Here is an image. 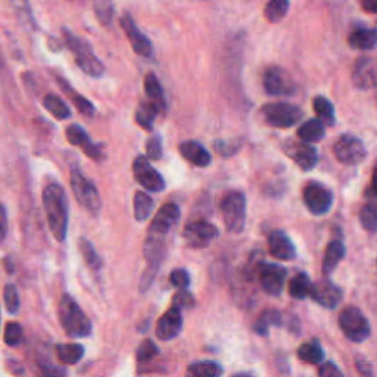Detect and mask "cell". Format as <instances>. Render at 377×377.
<instances>
[{
    "label": "cell",
    "instance_id": "24",
    "mask_svg": "<svg viewBox=\"0 0 377 377\" xmlns=\"http://www.w3.org/2000/svg\"><path fill=\"white\" fill-rule=\"evenodd\" d=\"M348 42L355 49L370 50L377 45V31L369 28H358L349 34Z\"/></svg>",
    "mask_w": 377,
    "mask_h": 377
},
{
    "label": "cell",
    "instance_id": "17",
    "mask_svg": "<svg viewBox=\"0 0 377 377\" xmlns=\"http://www.w3.org/2000/svg\"><path fill=\"white\" fill-rule=\"evenodd\" d=\"M310 296L320 303L321 307L325 308H336L337 303L342 299L344 294L342 289H340L339 286H336L335 283H332L330 280H321L315 284H313V289Z\"/></svg>",
    "mask_w": 377,
    "mask_h": 377
},
{
    "label": "cell",
    "instance_id": "12",
    "mask_svg": "<svg viewBox=\"0 0 377 377\" xmlns=\"http://www.w3.org/2000/svg\"><path fill=\"white\" fill-rule=\"evenodd\" d=\"M134 178L148 192H163L166 189V182L149 163L148 156H137L133 163Z\"/></svg>",
    "mask_w": 377,
    "mask_h": 377
},
{
    "label": "cell",
    "instance_id": "40",
    "mask_svg": "<svg viewBox=\"0 0 377 377\" xmlns=\"http://www.w3.org/2000/svg\"><path fill=\"white\" fill-rule=\"evenodd\" d=\"M5 305H6V310L11 314H16L18 310L21 307V302H20V294H18V289L13 284H6L5 287Z\"/></svg>",
    "mask_w": 377,
    "mask_h": 377
},
{
    "label": "cell",
    "instance_id": "11",
    "mask_svg": "<svg viewBox=\"0 0 377 377\" xmlns=\"http://www.w3.org/2000/svg\"><path fill=\"white\" fill-rule=\"evenodd\" d=\"M333 152L339 163L345 166H356L366 158V148L363 141L349 134L337 139L333 146Z\"/></svg>",
    "mask_w": 377,
    "mask_h": 377
},
{
    "label": "cell",
    "instance_id": "10",
    "mask_svg": "<svg viewBox=\"0 0 377 377\" xmlns=\"http://www.w3.org/2000/svg\"><path fill=\"white\" fill-rule=\"evenodd\" d=\"M262 84L265 92L272 96H292L296 88L289 73L279 66H272L265 71Z\"/></svg>",
    "mask_w": 377,
    "mask_h": 377
},
{
    "label": "cell",
    "instance_id": "7",
    "mask_svg": "<svg viewBox=\"0 0 377 377\" xmlns=\"http://www.w3.org/2000/svg\"><path fill=\"white\" fill-rule=\"evenodd\" d=\"M261 114L264 121L276 129H289L302 118V111L298 106L284 102L265 105Z\"/></svg>",
    "mask_w": 377,
    "mask_h": 377
},
{
    "label": "cell",
    "instance_id": "8",
    "mask_svg": "<svg viewBox=\"0 0 377 377\" xmlns=\"http://www.w3.org/2000/svg\"><path fill=\"white\" fill-rule=\"evenodd\" d=\"M71 189H73L76 199L83 208L93 215H98L102 205L98 189L79 170L71 171Z\"/></svg>",
    "mask_w": 377,
    "mask_h": 377
},
{
    "label": "cell",
    "instance_id": "41",
    "mask_svg": "<svg viewBox=\"0 0 377 377\" xmlns=\"http://www.w3.org/2000/svg\"><path fill=\"white\" fill-rule=\"evenodd\" d=\"M23 336H24L23 327L18 325V323L12 321L6 326V329H5V342L9 347L20 345L23 342Z\"/></svg>",
    "mask_w": 377,
    "mask_h": 377
},
{
    "label": "cell",
    "instance_id": "31",
    "mask_svg": "<svg viewBox=\"0 0 377 377\" xmlns=\"http://www.w3.org/2000/svg\"><path fill=\"white\" fill-rule=\"evenodd\" d=\"M223 369L220 364L214 361H201L187 367L186 377H220Z\"/></svg>",
    "mask_w": 377,
    "mask_h": 377
},
{
    "label": "cell",
    "instance_id": "16",
    "mask_svg": "<svg viewBox=\"0 0 377 377\" xmlns=\"http://www.w3.org/2000/svg\"><path fill=\"white\" fill-rule=\"evenodd\" d=\"M121 27L125 31V34H127L129 42L132 43V47L137 53V55H140L143 58L152 57V45H151L146 35L139 30V27L136 25L134 20L132 18V15L125 13L121 18Z\"/></svg>",
    "mask_w": 377,
    "mask_h": 377
},
{
    "label": "cell",
    "instance_id": "19",
    "mask_svg": "<svg viewBox=\"0 0 377 377\" xmlns=\"http://www.w3.org/2000/svg\"><path fill=\"white\" fill-rule=\"evenodd\" d=\"M268 248L272 255L280 261H292L296 257L295 245L282 230H276L268 236Z\"/></svg>",
    "mask_w": 377,
    "mask_h": 377
},
{
    "label": "cell",
    "instance_id": "47",
    "mask_svg": "<svg viewBox=\"0 0 377 377\" xmlns=\"http://www.w3.org/2000/svg\"><path fill=\"white\" fill-rule=\"evenodd\" d=\"M146 155L149 159H159L163 156V143L159 136H153L146 141Z\"/></svg>",
    "mask_w": 377,
    "mask_h": 377
},
{
    "label": "cell",
    "instance_id": "15",
    "mask_svg": "<svg viewBox=\"0 0 377 377\" xmlns=\"http://www.w3.org/2000/svg\"><path fill=\"white\" fill-rule=\"evenodd\" d=\"M284 152L303 171L313 170L318 163L317 151L307 141H289L284 145Z\"/></svg>",
    "mask_w": 377,
    "mask_h": 377
},
{
    "label": "cell",
    "instance_id": "45",
    "mask_svg": "<svg viewBox=\"0 0 377 377\" xmlns=\"http://www.w3.org/2000/svg\"><path fill=\"white\" fill-rule=\"evenodd\" d=\"M170 282L173 286L178 287V289H187L190 286V276L183 268H177L170 274Z\"/></svg>",
    "mask_w": 377,
    "mask_h": 377
},
{
    "label": "cell",
    "instance_id": "43",
    "mask_svg": "<svg viewBox=\"0 0 377 377\" xmlns=\"http://www.w3.org/2000/svg\"><path fill=\"white\" fill-rule=\"evenodd\" d=\"M195 305V299L187 289H180L173 298V307L177 310H189Z\"/></svg>",
    "mask_w": 377,
    "mask_h": 377
},
{
    "label": "cell",
    "instance_id": "50",
    "mask_svg": "<svg viewBox=\"0 0 377 377\" xmlns=\"http://www.w3.org/2000/svg\"><path fill=\"white\" fill-rule=\"evenodd\" d=\"M356 370L360 371V374L364 377H373V367L367 360H358Z\"/></svg>",
    "mask_w": 377,
    "mask_h": 377
},
{
    "label": "cell",
    "instance_id": "26",
    "mask_svg": "<svg viewBox=\"0 0 377 377\" xmlns=\"http://www.w3.org/2000/svg\"><path fill=\"white\" fill-rule=\"evenodd\" d=\"M145 91L149 98V102L156 105L159 108V111L167 110V100L164 96V91L161 87L158 79L153 74H148L145 79Z\"/></svg>",
    "mask_w": 377,
    "mask_h": 377
},
{
    "label": "cell",
    "instance_id": "23",
    "mask_svg": "<svg viewBox=\"0 0 377 377\" xmlns=\"http://www.w3.org/2000/svg\"><path fill=\"white\" fill-rule=\"evenodd\" d=\"M345 258V246L342 242L333 240L327 245L325 260H323V274L329 277L335 270L337 264Z\"/></svg>",
    "mask_w": 377,
    "mask_h": 377
},
{
    "label": "cell",
    "instance_id": "18",
    "mask_svg": "<svg viewBox=\"0 0 377 377\" xmlns=\"http://www.w3.org/2000/svg\"><path fill=\"white\" fill-rule=\"evenodd\" d=\"M183 329V317L180 310L171 308L159 318L156 326V336L163 340H171L180 335Z\"/></svg>",
    "mask_w": 377,
    "mask_h": 377
},
{
    "label": "cell",
    "instance_id": "46",
    "mask_svg": "<svg viewBox=\"0 0 377 377\" xmlns=\"http://www.w3.org/2000/svg\"><path fill=\"white\" fill-rule=\"evenodd\" d=\"M71 99H73L74 105L77 106V110L83 114V115H93L95 114V106L92 105V102L83 98L81 95L79 93H74V92H71Z\"/></svg>",
    "mask_w": 377,
    "mask_h": 377
},
{
    "label": "cell",
    "instance_id": "39",
    "mask_svg": "<svg viewBox=\"0 0 377 377\" xmlns=\"http://www.w3.org/2000/svg\"><path fill=\"white\" fill-rule=\"evenodd\" d=\"M360 223L361 226L374 233L377 231V207L373 204H367L360 211Z\"/></svg>",
    "mask_w": 377,
    "mask_h": 377
},
{
    "label": "cell",
    "instance_id": "27",
    "mask_svg": "<svg viewBox=\"0 0 377 377\" xmlns=\"http://www.w3.org/2000/svg\"><path fill=\"white\" fill-rule=\"evenodd\" d=\"M298 136L302 141L307 143L320 141L323 137H325V125H323L320 120H310L301 125L298 130Z\"/></svg>",
    "mask_w": 377,
    "mask_h": 377
},
{
    "label": "cell",
    "instance_id": "48",
    "mask_svg": "<svg viewBox=\"0 0 377 377\" xmlns=\"http://www.w3.org/2000/svg\"><path fill=\"white\" fill-rule=\"evenodd\" d=\"M320 377H344V374L335 363L327 361L320 367Z\"/></svg>",
    "mask_w": 377,
    "mask_h": 377
},
{
    "label": "cell",
    "instance_id": "20",
    "mask_svg": "<svg viewBox=\"0 0 377 377\" xmlns=\"http://www.w3.org/2000/svg\"><path fill=\"white\" fill-rule=\"evenodd\" d=\"M66 139L71 145L81 148L87 156H91L93 159H100V156H102L100 148L98 145H95V143L91 140V137H88V134L84 132L83 127H80V125H77V124L69 125V127L66 129Z\"/></svg>",
    "mask_w": 377,
    "mask_h": 377
},
{
    "label": "cell",
    "instance_id": "52",
    "mask_svg": "<svg viewBox=\"0 0 377 377\" xmlns=\"http://www.w3.org/2000/svg\"><path fill=\"white\" fill-rule=\"evenodd\" d=\"M363 8L370 13H377V0H363Z\"/></svg>",
    "mask_w": 377,
    "mask_h": 377
},
{
    "label": "cell",
    "instance_id": "9",
    "mask_svg": "<svg viewBox=\"0 0 377 377\" xmlns=\"http://www.w3.org/2000/svg\"><path fill=\"white\" fill-rule=\"evenodd\" d=\"M303 202L311 214L325 215L333 205V193L325 185L311 182L303 189Z\"/></svg>",
    "mask_w": 377,
    "mask_h": 377
},
{
    "label": "cell",
    "instance_id": "25",
    "mask_svg": "<svg viewBox=\"0 0 377 377\" xmlns=\"http://www.w3.org/2000/svg\"><path fill=\"white\" fill-rule=\"evenodd\" d=\"M272 326H284V315L277 310H267L257 320L254 330L261 336H267Z\"/></svg>",
    "mask_w": 377,
    "mask_h": 377
},
{
    "label": "cell",
    "instance_id": "42",
    "mask_svg": "<svg viewBox=\"0 0 377 377\" xmlns=\"http://www.w3.org/2000/svg\"><path fill=\"white\" fill-rule=\"evenodd\" d=\"M156 355H158V348L151 339L143 340V342L137 348V360L140 363H148Z\"/></svg>",
    "mask_w": 377,
    "mask_h": 377
},
{
    "label": "cell",
    "instance_id": "53",
    "mask_svg": "<svg viewBox=\"0 0 377 377\" xmlns=\"http://www.w3.org/2000/svg\"><path fill=\"white\" fill-rule=\"evenodd\" d=\"M371 192L374 195H377V166L374 167V171H373V178H371Z\"/></svg>",
    "mask_w": 377,
    "mask_h": 377
},
{
    "label": "cell",
    "instance_id": "32",
    "mask_svg": "<svg viewBox=\"0 0 377 377\" xmlns=\"http://www.w3.org/2000/svg\"><path fill=\"white\" fill-rule=\"evenodd\" d=\"M311 289H313V283L305 273L296 274L289 283V294L295 299H305L307 296H310Z\"/></svg>",
    "mask_w": 377,
    "mask_h": 377
},
{
    "label": "cell",
    "instance_id": "49",
    "mask_svg": "<svg viewBox=\"0 0 377 377\" xmlns=\"http://www.w3.org/2000/svg\"><path fill=\"white\" fill-rule=\"evenodd\" d=\"M6 230H8L6 211L2 205H0V242H4V239L6 238Z\"/></svg>",
    "mask_w": 377,
    "mask_h": 377
},
{
    "label": "cell",
    "instance_id": "36",
    "mask_svg": "<svg viewBox=\"0 0 377 377\" xmlns=\"http://www.w3.org/2000/svg\"><path fill=\"white\" fill-rule=\"evenodd\" d=\"M314 111L321 122H325L327 125L335 124V110L333 105L326 99V98H315L314 99Z\"/></svg>",
    "mask_w": 377,
    "mask_h": 377
},
{
    "label": "cell",
    "instance_id": "35",
    "mask_svg": "<svg viewBox=\"0 0 377 377\" xmlns=\"http://www.w3.org/2000/svg\"><path fill=\"white\" fill-rule=\"evenodd\" d=\"M289 11V0H270L264 9V15L270 23H279Z\"/></svg>",
    "mask_w": 377,
    "mask_h": 377
},
{
    "label": "cell",
    "instance_id": "22",
    "mask_svg": "<svg viewBox=\"0 0 377 377\" xmlns=\"http://www.w3.org/2000/svg\"><path fill=\"white\" fill-rule=\"evenodd\" d=\"M354 83L360 88H371L377 86V68L369 58H361L355 65Z\"/></svg>",
    "mask_w": 377,
    "mask_h": 377
},
{
    "label": "cell",
    "instance_id": "5",
    "mask_svg": "<svg viewBox=\"0 0 377 377\" xmlns=\"http://www.w3.org/2000/svg\"><path fill=\"white\" fill-rule=\"evenodd\" d=\"M178 219H180V208L175 204H166L156 212L155 219L152 220L146 242L166 246L168 233L177 224Z\"/></svg>",
    "mask_w": 377,
    "mask_h": 377
},
{
    "label": "cell",
    "instance_id": "4",
    "mask_svg": "<svg viewBox=\"0 0 377 377\" xmlns=\"http://www.w3.org/2000/svg\"><path fill=\"white\" fill-rule=\"evenodd\" d=\"M339 327L352 342H364L371 333L369 320L354 305H349L339 314Z\"/></svg>",
    "mask_w": 377,
    "mask_h": 377
},
{
    "label": "cell",
    "instance_id": "38",
    "mask_svg": "<svg viewBox=\"0 0 377 377\" xmlns=\"http://www.w3.org/2000/svg\"><path fill=\"white\" fill-rule=\"evenodd\" d=\"M79 248H80V253H81V255H83V258L88 267L93 268V270H98V268H100V258L96 254V250L91 242L86 240V239H81L79 243Z\"/></svg>",
    "mask_w": 377,
    "mask_h": 377
},
{
    "label": "cell",
    "instance_id": "44",
    "mask_svg": "<svg viewBox=\"0 0 377 377\" xmlns=\"http://www.w3.org/2000/svg\"><path fill=\"white\" fill-rule=\"evenodd\" d=\"M95 6H96V12L99 20L108 25L111 23V18H112V5H111V0H95Z\"/></svg>",
    "mask_w": 377,
    "mask_h": 377
},
{
    "label": "cell",
    "instance_id": "37",
    "mask_svg": "<svg viewBox=\"0 0 377 377\" xmlns=\"http://www.w3.org/2000/svg\"><path fill=\"white\" fill-rule=\"evenodd\" d=\"M12 6L16 12L18 20L23 23V25H25L27 28H34L35 27V21L33 18L31 9L27 0H12Z\"/></svg>",
    "mask_w": 377,
    "mask_h": 377
},
{
    "label": "cell",
    "instance_id": "14",
    "mask_svg": "<svg viewBox=\"0 0 377 377\" xmlns=\"http://www.w3.org/2000/svg\"><path fill=\"white\" fill-rule=\"evenodd\" d=\"M185 240L190 248H205L219 236V230L208 221H193L185 227Z\"/></svg>",
    "mask_w": 377,
    "mask_h": 377
},
{
    "label": "cell",
    "instance_id": "33",
    "mask_svg": "<svg viewBox=\"0 0 377 377\" xmlns=\"http://www.w3.org/2000/svg\"><path fill=\"white\" fill-rule=\"evenodd\" d=\"M153 199L145 192H136L134 195V217L137 221H145L152 212Z\"/></svg>",
    "mask_w": 377,
    "mask_h": 377
},
{
    "label": "cell",
    "instance_id": "34",
    "mask_svg": "<svg viewBox=\"0 0 377 377\" xmlns=\"http://www.w3.org/2000/svg\"><path fill=\"white\" fill-rule=\"evenodd\" d=\"M43 103H45L46 110L58 120H66L71 117V110L66 106V103L57 95H47Z\"/></svg>",
    "mask_w": 377,
    "mask_h": 377
},
{
    "label": "cell",
    "instance_id": "29",
    "mask_svg": "<svg viewBox=\"0 0 377 377\" xmlns=\"http://www.w3.org/2000/svg\"><path fill=\"white\" fill-rule=\"evenodd\" d=\"M298 356L299 360L308 364H320L325 360V351H323L321 345L317 342V340H313V342L303 344L298 349Z\"/></svg>",
    "mask_w": 377,
    "mask_h": 377
},
{
    "label": "cell",
    "instance_id": "30",
    "mask_svg": "<svg viewBox=\"0 0 377 377\" xmlns=\"http://www.w3.org/2000/svg\"><path fill=\"white\" fill-rule=\"evenodd\" d=\"M84 355V348L79 344L57 345V356L64 364H77Z\"/></svg>",
    "mask_w": 377,
    "mask_h": 377
},
{
    "label": "cell",
    "instance_id": "54",
    "mask_svg": "<svg viewBox=\"0 0 377 377\" xmlns=\"http://www.w3.org/2000/svg\"><path fill=\"white\" fill-rule=\"evenodd\" d=\"M233 377H254L253 374H249V373H239L236 376H233Z\"/></svg>",
    "mask_w": 377,
    "mask_h": 377
},
{
    "label": "cell",
    "instance_id": "1",
    "mask_svg": "<svg viewBox=\"0 0 377 377\" xmlns=\"http://www.w3.org/2000/svg\"><path fill=\"white\" fill-rule=\"evenodd\" d=\"M43 204L50 231L58 242H64L68 228V208L64 189L57 183L47 185L43 190Z\"/></svg>",
    "mask_w": 377,
    "mask_h": 377
},
{
    "label": "cell",
    "instance_id": "13",
    "mask_svg": "<svg viewBox=\"0 0 377 377\" xmlns=\"http://www.w3.org/2000/svg\"><path fill=\"white\" fill-rule=\"evenodd\" d=\"M286 276V268L279 264H262L258 272L261 287L272 296H279L283 292Z\"/></svg>",
    "mask_w": 377,
    "mask_h": 377
},
{
    "label": "cell",
    "instance_id": "6",
    "mask_svg": "<svg viewBox=\"0 0 377 377\" xmlns=\"http://www.w3.org/2000/svg\"><path fill=\"white\" fill-rule=\"evenodd\" d=\"M223 220L230 233H240L246 221V199L240 192H230L221 201Z\"/></svg>",
    "mask_w": 377,
    "mask_h": 377
},
{
    "label": "cell",
    "instance_id": "21",
    "mask_svg": "<svg viewBox=\"0 0 377 377\" xmlns=\"http://www.w3.org/2000/svg\"><path fill=\"white\" fill-rule=\"evenodd\" d=\"M178 151H180L182 156L187 159L190 164L196 167H208L211 164V155L209 152L195 140L183 141L180 146H178Z\"/></svg>",
    "mask_w": 377,
    "mask_h": 377
},
{
    "label": "cell",
    "instance_id": "3",
    "mask_svg": "<svg viewBox=\"0 0 377 377\" xmlns=\"http://www.w3.org/2000/svg\"><path fill=\"white\" fill-rule=\"evenodd\" d=\"M62 33H64V39H65L68 49L73 52L76 62L83 73H86L87 76H91L93 79L102 77L105 73V66L98 59V57L95 55L91 46H88L83 39H80L79 35L73 34L66 28H64Z\"/></svg>",
    "mask_w": 377,
    "mask_h": 377
},
{
    "label": "cell",
    "instance_id": "51",
    "mask_svg": "<svg viewBox=\"0 0 377 377\" xmlns=\"http://www.w3.org/2000/svg\"><path fill=\"white\" fill-rule=\"evenodd\" d=\"M42 377H65V371L61 367L47 366V367H43Z\"/></svg>",
    "mask_w": 377,
    "mask_h": 377
},
{
    "label": "cell",
    "instance_id": "28",
    "mask_svg": "<svg viewBox=\"0 0 377 377\" xmlns=\"http://www.w3.org/2000/svg\"><path fill=\"white\" fill-rule=\"evenodd\" d=\"M159 112V108L152 102H140V106L137 108L136 112V121L145 130H152L153 121Z\"/></svg>",
    "mask_w": 377,
    "mask_h": 377
},
{
    "label": "cell",
    "instance_id": "2",
    "mask_svg": "<svg viewBox=\"0 0 377 377\" xmlns=\"http://www.w3.org/2000/svg\"><path fill=\"white\" fill-rule=\"evenodd\" d=\"M58 314H59L61 325L68 336L86 337L91 335L92 332L91 320L86 317V314L81 311L77 302L69 295L62 296L59 307H58Z\"/></svg>",
    "mask_w": 377,
    "mask_h": 377
}]
</instances>
